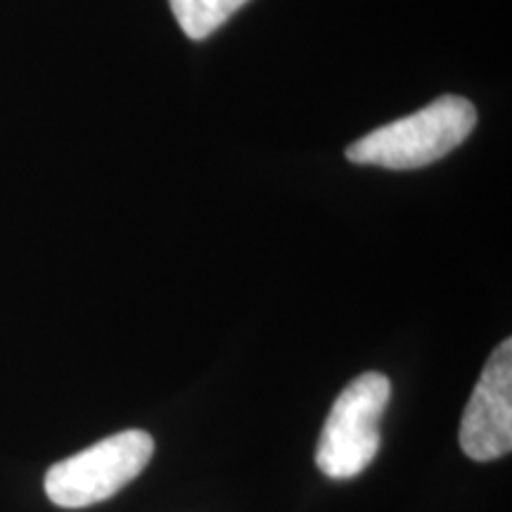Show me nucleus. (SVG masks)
Segmentation results:
<instances>
[{"label": "nucleus", "instance_id": "obj_1", "mask_svg": "<svg viewBox=\"0 0 512 512\" xmlns=\"http://www.w3.org/2000/svg\"><path fill=\"white\" fill-rule=\"evenodd\" d=\"M477 126V110L460 95H441L411 117L375 128L347 147L354 164L382 166L392 171L420 169L444 159L470 138Z\"/></svg>", "mask_w": 512, "mask_h": 512}, {"label": "nucleus", "instance_id": "obj_2", "mask_svg": "<svg viewBox=\"0 0 512 512\" xmlns=\"http://www.w3.org/2000/svg\"><path fill=\"white\" fill-rule=\"evenodd\" d=\"M392 399V382L382 373L351 380L332 403L320 432L316 465L330 479L361 475L380 451V422Z\"/></svg>", "mask_w": 512, "mask_h": 512}, {"label": "nucleus", "instance_id": "obj_3", "mask_svg": "<svg viewBox=\"0 0 512 512\" xmlns=\"http://www.w3.org/2000/svg\"><path fill=\"white\" fill-rule=\"evenodd\" d=\"M155 456V439L126 430L55 463L46 475V494L60 508L79 510L110 501L131 484Z\"/></svg>", "mask_w": 512, "mask_h": 512}, {"label": "nucleus", "instance_id": "obj_4", "mask_svg": "<svg viewBox=\"0 0 512 512\" xmlns=\"http://www.w3.org/2000/svg\"><path fill=\"white\" fill-rule=\"evenodd\" d=\"M460 448L467 458L489 463L512 448V342L503 339L489 356L460 422Z\"/></svg>", "mask_w": 512, "mask_h": 512}, {"label": "nucleus", "instance_id": "obj_5", "mask_svg": "<svg viewBox=\"0 0 512 512\" xmlns=\"http://www.w3.org/2000/svg\"><path fill=\"white\" fill-rule=\"evenodd\" d=\"M249 0H169L178 27L192 41H204Z\"/></svg>", "mask_w": 512, "mask_h": 512}]
</instances>
